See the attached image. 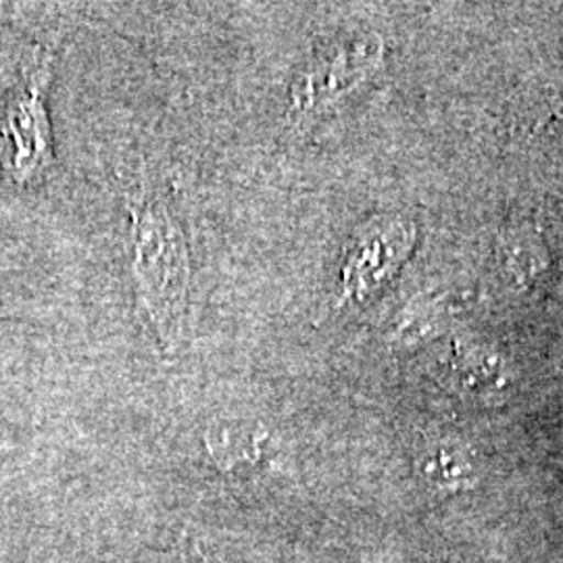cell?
Wrapping results in <instances>:
<instances>
[{
    "instance_id": "1",
    "label": "cell",
    "mask_w": 563,
    "mask_h": 563,
    "mask_svg": "<svg viewBox=\"0 0 563 563\" xmlns=\"http://www.w3.org/2000/svg\"><path fill=\"white\" fill-rule=\"evenodd\" d=\"M128 274L136 305L165 353L186 341L192 307V249L172 195L146 169L125 192Z\"/></svg>"
},
{
    "instance_id": "2",
    "label": "cell",
    "mask_w": 563,
    "mask_h": 563,
    "mask_svg": "<svg viewBox=\"0 0 563 563\" xmlns=\"http://www.w3.org/2000/svg\"><path fill=\"white\" fill-rule=\"evenodd\" d=\"M384 44L374 34L334 38L318 46L288 90L286 123L305 130L362 90L383 67Z\"/></svg>"
},
{
    "instance_id": "3",
    "label": "cell",
    "mask_w": 563,
    "mask_h": 563,
    "mask_svg": "<svg viewBox=\"0 0 563 563\" xmlns=\"http://www.w3.org/2000/svg\"><path fill=\"white\" fill-rule=\"evenodd\" d=\"M53 59V53L41 44L27 53L0 123V167L9 180L20 186L41 180L55 165L48 118Z\"/></svg>"
},
{
    "instance_id": "4",
    "label": "cell",
    "mask_w": 563,
    "mask_h": 563,
    "mask_svg": "<svg viewBox=\"0 0 563 563\" xmlns=\"http://www.w3.org/2000/svg\"><path fill=\"white\" fill-rule=\"evenodd\" d=\"M413 234L411 223L401 218L380 216L365 223L344 251L336 309L372 301L401 269Z\"/></svg>"
},
{
    "instance_id": "5",
    "label": "cell",
    "mask_w": 563,
    "mask_h": 563,
    "mask_svg": "<svg viewBox=\"0 0 563 563\" xmlns=\"http://www.w3.org/2000/svg\"><path fill=\"white\" fill-rule=\"evenodd\" d=\"M260 434L241 432L236 428H216L207 432V451L225 470L244 460H255L260 455Z\"/></svg>"
},
{
    "instance_id": "6",
    "label": "cell",
    "mask_w": 563,
    "mask_h": 563,
    "mask_svg": "<svg viewBox=\"0 0 563 563\" xmlns=\"http://www.w3.org/2000/svg\"><path fill=\"white\" fill-rule=\"evenodd\" d=\"M457 372L463 386L470 390H499L504 384L501 363L483 351H465L457 357Z\"/></svg>"
},
{
    "instance_id": "7",
    "label": "cell",
    "mask_w": 563,
    "mask_h": 563,
    "mask_svg": "<svg viewBox=\"0 0 563 563\" xmlns=\"http://www.w3.org/2000/svg\"><path fill=\"white\" fill-rule=\"evenodd\" d=\"M186 563H225L220 558H211L207 553H202L197 544H188L186 549Z\"/></svg>"
},
{
    "instance_id": "8",
    "label": "cell",
    "mask_w": 563,
    "mask_h": 563,
    "mask_svg": "<svg viewBox=\"0 0 563 563\" xmlns=\"http://www.w3.org/2000/svg\"><path fill=\"white\" fill-rule=\"evenodd\" d=\"M553 115H555V118H558V120L563 121V101L560 102V104H558V107H555V109H553Z\"/></svg>"
}]
</instances>
